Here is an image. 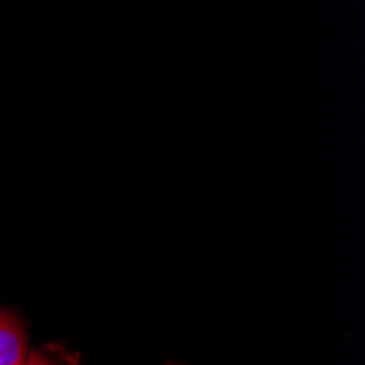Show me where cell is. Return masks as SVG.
<instances>
[{"label":"cell","instance_id":"cell-1","mask_svg":"<svg viewBox=\"0 0 365 365\" xmlns=\"http://www.w3.org/2000/svg\"><path fill=\"white\" fill-rule=\"evenodd\" d=\"M26 359V335L20 319L0 311V365H22Z\"/></svg>","mask_w":365,"mask_h":365},{"label":"cell","instance_id":"cell-2","mask_svg":"<svg viewBox=\"0 0 365 365\" xmlns=\"http://www.w3.org/2000/svg\"><path fill=\"white\" fill-rule=\"evenodd\" d=\"M22 365H55V363H51L46 356H42V354H26V359H24V363Z\"/></svg>","mask_w":365,"mask_h":365}]
</instances>
